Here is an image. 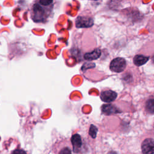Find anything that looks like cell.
I'll return each instance as SVG.
<instances>
[{
    "label": "cell",
    "mask_w": 154,
    "mask_h": 154,
    "mask_svg": "<svg viewBox=\"0 0 154 154\" xmlns=\"http://www.w3.org/2000/svg\"><path fill=\"white\" fill-rule=\"evenodd\" d=\"M94 1H96V0H94Z\"/></svg>",
    "instance_id": "2e32d148"
},
{
    "label": "cell",
    "mask_w": 154,
    "mask_h": 154,
    "mask_svg": "<svg viewBox=\"0 0 154 154\" xmlns=\"http://www.w3.org/2000/svg\"><path fill=\"white\" fill-rule=\"evenodd\" d=\"M149 59V57L144 56L143 55H136L133 58V61L134 64L137 66H141L146 64Z\"/></svg>",
    "instance_id": "9c48e42d"
},
{
    "label": "cell",
    "mask_w": 154,
    "mask_h": 154,
    "mask_svg": "<svg viewBox=\"0 0 154 154\" xmlns=\"http://www.w3.org/2000/svg\"><path fill=\"white\" fill-rule=\"evenodd\" d=\"M71 143L73 152L75 153L78 152L82 146V140L81 136L77 134L73 135L71 138Z\"/></svg>",
    "instance_id": "8992f818"
},
{
    "label": "cell",
    "mask_w": 154,
    "mask_h": 154,
    "mask_svg": "<svg viewBox=\"0 0 154 154\" xmlns=\"http://www.w3.org/2000/svg\"><path fill=\"white\" fill-rule=\"evenodd\" d=\"M93 19L88 16H79L76 19V26L77 28H88L93 25Z\"/></svg>",
    "instance_id": "3957f363"
},
{
    "label": "cell",
    "mask_w": 154,
    "mask_h": 154,
    "mask_svg": "<svg viewBox=\"0 0 154 154\" xmlns=\"http://www.w3.org/2000/svg\"><path fill=\"white\" fill-rule=\"evenodd\" d=\"M101 55V51L99 48H96L92 51L91 52H87L84 54V59L88 61H91V60H94L100 57Z\"/></svg>",
    "instance_id": "ba28073f"
},
{
    "label": "cell",
    "mask_w": 154,
    "mask_h": 154,
    "mask_svg": "<svg viewBox=\"0 0 154 154\" xmlns=\"http://www.w3.org/2000/svg\"><path fill=\"white\" fill-rule=\"evenodd\" d=\"M126 66V60L123 58L117 57L114 58L110 63L109 69L111 71L116 73L123 72Z\"/></svg>",
    "instance_id": "7a4b0ae2"
},
{
    "label": "cell",
    "mask_w": 154,
    "mask_h": 154,
    "mask_svg": "<svg viewBox=\"0 0 154 154\" xmlns=\"http://www.w3.org/2000/svg\"><path fill=\"white\" fill-rule=\"evenodd\" d=\"M58 154H72V150L70 147L65 146L61 147L60 149Z\"/></svg>",
    "instance_id": "8fae6325"
},
{
    "label": "cell",
    "mask_w": 154,
    "mask_h": 154,
    "mask_svg": "<svg viewBox=\"0 0 154 154\" xmlns=\"http://www.w3.org/2000/svg\"><path fill=\"white\" fill-rule=\"evenodd\" d=\"M11 154H26V153L21 149H16L12 152Z\"/></svg>",
    "instance_id": "4fadbf2b"
},
{
    "label": "cell",
    "mask_w": 154,
    "mask_h": 154,
    "mask_svg": "<svg viewBox=\"0 0 154 154\" xmlns=\"http://www.w3.org/2000/svg\"><path fill=\"white\" fill-rule=\"evenodd\" d=\"M107 154H118V153H117L116 152H108Z\"/></svg>",
    "instance_id": "5bb4252c"
},
{
    "label": "cell",
    "mask_w": 154,
    "mask_h": 154,
    "mask_svg": "<svg viewBox=\"0 0 154 154\" xmlns=\"http://www.w3.org/2000/svg\"><path fill=\"white\" fill-rule=\"evenodd\" d=\"M145 108L148 113L154 114V98L147 100L145 103Z\"/></svg>",
    "instance_id": "30bf717a"
},
{
    "label": "cell",
    "mask_w": 154,
    "mask_h": 154,
    "mask_svg": "<svg viewBox=\"0 0 154 154\" xmlns=\"http://www.w3.org/2000/svg\"><path fill=\"white\" fill-rule=\"evenodd\" d=\"M152 62H153V63L154 64V55H153V57H152Z\"/></svg>",
    "instance_id": "9a60e30c"
},
{
    "label": "cell",
    "mask_w": 154,
    "mask_h": 154,
    "mask_svg": "<svg viewBox=\"0 0 154 154\" xmlns=\"http://www.w3.org/2000/svg\"><path fill=\"white\" fill-rule=\"evenodd\" d=\"M101 109L102 112L105 115H111L120 112V111H119L117 107L111 103L103 105L101 107Z\"/></svg>",
    "instance_id": "52a82bcc"
},
{
    "label": "cell",
    "mask_w": 154,
    "mask_h": 154,
    "mask_svg": "<svg viewBox=\"0 0 154 154\" xmlns=\"http://www.w3.org/2000/svg\"><path fill=\"white\" fill-rule=\"evenodd\" d=\"M117 96V93L111 90H103L101 92L100 97L101 100L106 103H109L114 101Z\"/></svg>",
    "instance_id": "5b68a950"
},
{
    "label": "cell",
    "mask_w": 154,
    "mask_h": 154,
    "mask_svg": "<svg viewBox=\"0 0 154 154\" xmlns=\"http://www.w3.org/2000/svg\"><path fill=\"white\" fill-rule=\"evenodd\" d=\"M141 151L143 154H154V140L146 138L141 143Z\"/></svg>",
    "instance_id": "277c9868"
},
{
    "label": "cell",
    "mask_w": 154,
    "mask_h": 154,
    "mask_svg": "<svg viewBox=\"0 0 154 154\" xmlns=\"http://www.w3.org/2000/svg\"><path fill=\"white\" fill-rule=\"evenodd\" d=\"M55 0H34L30 7V16L36 23H45L52 13Z\"/></svg>",
    "instance_id": "6da1fadb"
},
{
    "label": "cell",
    "mask_w": 154,
    "mask_h": 154,
    "mask_svg": "<svg viewBox=\"0 0 154 154\" xmlns=\"http://www.w3.org/2000/svg\"><path fill=\"white\" fill-rule=\"evenodd\" d=\"M97 132V128L95 126L91 125L90 126V129H89V135L93 138H95L96 136Z\"/></svg>",
    "instance_id": "7c38bea8"
}]
</instances>
